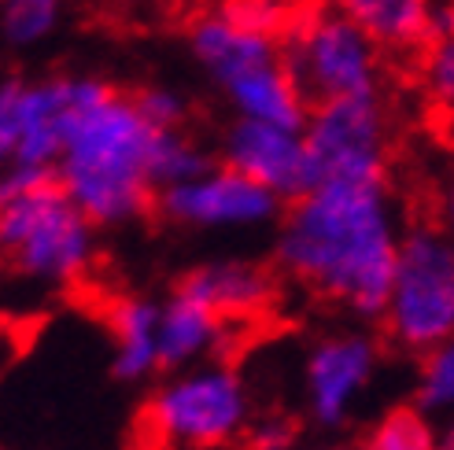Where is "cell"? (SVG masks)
<instances>
[{"mask_svg":"<svg viewBox=\"0 0 454 450\" xmlns=\"http://www.w3.org/2000/svg\"><path fill=\"white\" fill-rule=\"evenodd\" d=\"M406 221L388 182H322L285 204L274 240L281 281L355 318H380Z\"/></svg>","mask_w":454,"mask_h":450,"instance_id":"cell-1","label":"cell"},{"mask_svg":"<svg viewBox=\"0 0 454 450\" xmlns=\"http://www.w3.org/2000/svg\"><path fill=\"white\" fill-rule=\"evenodd\" d=\"M159 133L133 104L100 78H71V115L56 177L97 229L129 225L155 211Z\"/></svg>","mask_w":454,"mask_h":450,"instance_id":"cell-2","label":"cell"},{"mask_svg":"<svg viewBox=\"0 0 454 450\" xmlns=\"http://www.w3.org/2000/svg\"><path fill=\"white\" fill-rule=\"evenodd\" d=\"M100 229L85 218L56 170L4 174L0 199V262L37 288L82 281L97 259Z\"/></svg>","mask_w":454,"mask_h":450,"instance_id":"cell-3","label":"cell"},{"mask_svg":"<svg viewBox=\"0 0 454 450\" xmlns=\"http://www.w3.org/2000/svg\"><path fill=\"white\" fill-rule=\"evenodd\" d=\"M255 417L244 373L230 358L174 369L145 407L141 429L155 450H218L244 439Z\"/></svg>","mask_w":454,"mask_h":450,"instance_id":"cell-4","label":"cell"},{"mask_svg":"<svg viewBox=\"0 0 454 450\" xmlns=\"http://www.w3.org/2000/svg\"><path fill=\"white\" fill-rule=\"evenodd\" d=\"M285 63L310 107L351 97H380V44L333 0H300L281 37Z\"/></svg>","mask_w":454,"mask_h":450,"instance_id":"cell-5","label":"cell"},{"mask_svg":"<svg viewBox=\"0 0 454 450\" xmlns=\"http://www.w3.org/2000/svg\"><path fill=\"white\" fill-rule=\"evenodd\" d=\"M380 329L406 354H425L454 336V240L436 221L403 229Z\"/></svg>","mask_w":454,"mask_h":450,"instance_id":"cell-6","label":"cell"},{"mask_svg":"<svg viewBox=\"0 0 454 450\" xmlns=\"http://www.w3.org/2000/svg\"><path fill=\"white\" fill-rule=\"evenodd\" d=\"M310 185L388 182L392 119L380 97H351L310 107L303 122Z\"/></svg>","mask_w":454,"mask_h":450,"instance_id":"cell-7","label":"cell"},{"mask_svg":"<svg viewBox=\"0 0 454 450\" xmlns=\"http://www.w3.org/2000/svg\"><path fill=\"white\" fill-rule=\"evenodd\" d=\"M155 211L167 221L181 225V229L233 233V229H262L270 221H281L285 204L270 189L247 182L244 174L211 163L189 182H177L159 192Z\"/></svg>","mask_w":454,"mask_h":450,"instance_id":"cell-8","label":"cell"},{"mask_svg":"<svg viewBox=\"0 0 454 450\" xmlns=\"http://www.w3.org/2000/svg\"><path fill=\"white\" fill-rule=\"evenodd\" d=\"M380 373V340L362 329H340L314 340L303 358V407L314 424L340 429L366 399Z\"/></svg>","mask_w":454,"mask_h":450,"instance_id":"cell-9","label":"cell"},{"mask_svg":"<svg viewBox=\"0 0 454 450\" xmlns=\"http://www.w3.org/2000/svg\"><path fill=\"white\" fill-rule=\"evenodd\" d=\"M218 163L244 174L247 182L270 189L281 204H292V199L310 189V159H307L303 129L233 119L222 137Z\"/></svg>","mask_w":454,"mask_h":450,"instance_id":"cell-10","label":"cell"},{"mask_svg":"<svg viewBox=\"0 0 454 450\" xmlns=\"http://www.w3.org/2000/svg\"><path fill=\"white\" fill-rule=\"evenodd\" d=\"M174 288L215 310L230 325L247 329L278 306L281 274L274 266H262L252 259H211L192 266L189 274H181Z\"/></svg>","mask_w":454,"mask_h":450,"instance_id":"cell-11","label":"cell"},{"mask_svg":"<svg viewBox=\"0 0 454 450\" xmlns=\"http://www.w3.org/2000/svg\"><path fill=\"white\" fill-rule=\"evenodd\" d=\"M237 332L244 329L230 325L215 310L174 288L170 296L159 299V366L163 373H174L222 358L233 347Z\"/></svg>","mask_w":454,"mask_h":450,"instance_id":"cell-12","label":"cell"},{"mask_svg":"<svg viewBox=\"0 0 454 450\" xmlns=\"http://www.w3.org/2000/svg\"><path fill=\"white\" fill-rule=\"evenodd\" d=\"M111 329V366L119 380H141L163 373L159 366V299L152 296H122L107 306Z\"/></svg>","mask_w":454,"mask_h":450,"instance_id":"cell-13","label":"cell"},{"mask_svg":"<svg viewBox=\"0 0 454 450\" xmlns=\"http://www.w3.org/2000/svg\"><path fill=\"white\" fill-rule=\"evenodd\" d=\"M351 22L366 30L380 52H418L428 41L436 0H333Z\"/></svg>","mask_w":454,"mask_h":450,"instance_id":"cell-14","label":"cell"},{"mask_svg":"<svg viewBox=\"0 0 454 450\" xmlns=\"http://www.w3.org/2000/svg\"><path fill=\"white\" fill-rule=\"evenodd\" d=\"M440 446V432L428 414H421L418 407H399L384 414L362 450H436Z\"/></svg>","mask_w":454,"mask_h":450,"instance_id":"cell-15","label":"cell"},{"mask_svg":"<svg viewBox=\"0 0 454 450\" xmlns=\"http://www.w3.org/2000/svg\"><path fill=\"white\" fill-rule=\"evenodd\" d=\"M418 59V81L425 100L433 104L440 115L454 119V30H443L421 44Z\"/></svg>","mask_w":454,"mask_h":450,"instance_id":"cell-16","label":"cell"},{"mask_svg":"<svg viewBox=\"0 0 454 450\" xmlns=\"http://www.w3.org/2000/svg\"><path fill=\"white\" fill-rule=\"evenodd\" d=\"M414 395H418V410L428 417L454 414V336L421 354Z\"/></svg>","mask_w":454,"mask_h":450,"instance_id":"cell-17","label":"cell"},{"mask_svg":"<svg viewBox=\"0 0 454 450\" xmlns=\"http://www.w3.org/2000/svg\"><path fill=\"white\" fill-rule=\"evenodd\" d=\"M59 0H4V37L12 44H34L56 27Z\"/></svg>","mask_w":454,"mask_h":450,"instance_id":"cell-18","label":"cell"},{"mask_svg":"<svg viewBox=\"0 0 454 450\" xmlns=\"http://www.w3.org/2000/svg\"><path fill=\"white\" fill-rule=\"evenodd\" d=\"M129 97H133L137 111L155 129H181V126H185L189 104H185V97H177L174 89L148 85V89H137V93H129Z\"/></svg>","mask_w":454,"mask_h":450,"instance_id":"cell-19","label":"cell"},{"mask_svg":"<svg viewBox=\"0 0 454 450\" xmlns=\"http://www.w3.org/2000/svg\"><path fill=\"white\" fill-rule=\"evenodd\" d=\"M19 89L22 81L0 85V174L12 167V155L19 144Z\"/></svg>","mask_w":454,"mask_h":450,"instance_id":"cell-20","label":"cell"},{"mask_svg":"<svg viewBox=\"0 0 454 450\" xmlns=\"http://www.w3.org/2000/svg\"><path fill=\"white\" fill-rule=\"evenodd\" d=\"M244 439L252 450H292V443H296V424L288 417H252Z\"/></svg>","mask_w":454,"mask_h":450,"instance_id":"cell-21","label":"cell"},{"mask_svg":"<svg viewBox=\"0 0 454 450\" xmlns=\"http://www.w3.org/2000/svg\"><path fill=\"white\" fill-rule=\"evenodd\" d=\"M433 221L454 240V163L440 174V182L433 189Z\"/></svg>","mask_w":454,"mask_h":450,"instance_id":"cell-22","label":"cell"},{"mask_svg":"<svg viewBox=\"0 0 454 450\" xmlns=\"http://www.w3.org/2000/svg\"><path fill=\"white\" fill-rule=\"evenodd\" d=\"M0 199H4V174H0Z\"/></svg>","mask_w":454,"mask_h":450,"instance_id":"cell-23","label":"cell"},{"mask_svg":"<svg viewBox=\"0 0 454 450\" xmlns=\"http://www.w3.org/2000/svg\"><path fill=\"white\" fill-rule=\"evenodd\" d=\"M0 366H4V347H0Z\"/></svg>","mask_w":454,"mask_h":450,"instance_id":"cell-24","label":"cell"},{"mask_svg":"<svg viewBox=\"0 0 454 450\" xmlns=\"http://www.w3.org/2000/svg\"><path fill=\"white\" fill-rule=\"evenodd\" d=\"M325 450H348V446H325Z\"/></svg>","mask_w":454,"mask_h":450,"instance_id":"cell-25","label":"cell"},{"mask_svg":"<svg viewBox=\"0 0 454 450\" xmlns=\"http://www.w3.org/2000/svg\"><path fill=\"white\" fill-rule=\"evenodd\" d=\"M436 450H443V446H436Z\"/></svg>","mask_w":454,"mask_h":450,"instance_id":"cell-26","label":"cell"}]
</instances>
